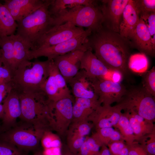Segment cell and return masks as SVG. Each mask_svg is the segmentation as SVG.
Listing matches in <instances>:
<instances>
[{
    "mask_svg": "<svg viewBox=\"0 0 155 155\" xmlns=\"http://www.w3.org/2000/svg\"><path fill=\"white\" fill-rule=\"evenodd\" d=\"M88 40L95 55L110 70L123 76L129 73L128 62L133 48L128 39L102 25L91 32Z\"/></svg>",
    "mask_w": 155,
    "mask_h": 155,
    "instance_id": "6da1fadb",
    "label": "cell"
},
{
    "mask_svg": "<svg viewBox=\"0 0 155 155\" xmlns=\"http://www.w3.org/2000/svg\"><path fill=\"white\" fill-rule=\"evenodd\" d=\"M50 61H29L19 66L13 75L12 89L18 93L46 95L43 88L49 75Z\"/></svg>",
    "mask_w": 155,
    "mask_h": 155,
    "instance_id": "7a4b0ae2",
    "label": "cell"
},
{
    "mask_svg": "<svg viewBox=\"0 0 155 155\" xmlns=\"http://www.w3.org/2000/svg\"><path fill=\"white\" fill-rule=\"evenodd\" d=\"M51 1L45 0L41 7L17 22L16 35L30 45L31 50H35L38 41L53 26V19L49 11Z\"/></svg>",
    "mask_w": 155,
    "mask_h": 155,
    "instance_id": "3957f363",
    "label": "cell"
},
{
    "mask_svg": "<svg viewBox=\"0 0 155 155\" xmlns=\"http://www.w3.org/2000/svg\"><path fill=\"white\" fill-rule=\"evenodd\" d=\"M97 2L61 12L52 17L53 26L69 22L76 26L90 29L92 32L97 30L102 25L103 17Z\"/></svg>",
    "mask_w": 155,
    "mask_h": 155,
    "instance_id": "277c9868",
    "label": "cell"
},
{
    "mask_svg": "<svg viewBox=\"0 0 155 155\" xmlns=\"http://www.w3.org/2000/svg\"><path fill=\"white\" fill-rule=\"evenodd\" d=\"M18 94L21 110L20 118L22 121L52 130L50 101L46 96Z\"/></svg>",
    "mask_w": 155,
    "mask_h": 155,
    "instance_id": "5b68a950",
    "label": "cell"
},
{
    "mask_svg": "<svg viewBox=\"0 0 155 155\" xmlns=\"http://www.w3.org/2000/svg\"><path fill=\"white\" fill-rule=\"evenodd\" d=\"M47 130H50L23 121L5 131L1 135L0 140L13 144L26 152L36 150Z\"/></svg>",
    "mask_w": 155,
    "mask_h": 155,
    "instance_id": "8992f818",
    "label": "cell"
},
{
    "mask_svg": "<svg viewBox=\"0 0 155 155\" xmlns=\"http://www.w3.org/2000/svg\"><path fill=\"white\" fill-rule=\"evenodd\" d=\"M92 32L91 29H87L82 34L55 45L35 50H30L29 60L42 56L47 57L48 59L51 60L77 50H92L88 41V37Z\"/></svg>",
    "mask_w": 155,
    "mask_h": 155,
    "instance_id": "52a82bcc",
    "label": "cell"
},
{
    "mask_svg": "<svg viewBox=\"0 0 155 155\" xmlns=\"http://www.w3.org/2000/svg\"><path fill=\"white\" fill-rule=\"evenodd\" d=\"M73 98H69L50 102L51 128L59 135L67 133L73 119Z\"/></svg>",
    "mask_w": 155,
    "mask_h": 155,
    "instance_id": "ba28073f",
    "label": "cell"
},
{
    "mask_svg": "<svg viewBox=\"0 0 155 155\" xmlns=\"http://www.w3.org/2000/svg\"><path fill=\"white\" fill-rule=\"evenodd\" d=\"M83 28L67 22L51 27L38 42L35 50L53 46L64 42L85 32Z\"/></svg>",
    "mask_w": 155,
    "mask_h": 155,
    "instance_id": "9c48e42d",
    "label": "cell"
},
{
    "mask_svg": "<svg viewBox=\"0 0 155 155\" xmlns=\"http://www.w3.org/2000/svg\"><path fill=\"white\" fill-rule=\"evenodd\" d=\"M67 84L53 60H51L49 75L43 88L44 92L48 100L56 102L65 98H73Z\"/></svg>",
    "mask_w": 155,
    "mask_h": 155,
    "instance_id": "30bf717a",
    "label": "cell"
},
{
    "mask_svg": "<svg viewBox=\"0 0 155 155\" xmlns=\"http://www.w3.org/2000/svg\"><path fill=\"white\" fill-rule=\"evenodd\" d=\"M91 81L93 90L98 98L100 104L108 105L111 103L122 99L127 89L120 83L114 82L109 79L99 78Z\"/></svg>",
    "mask_w": 155,
    "mask_h": 155,
    "instance_id": "8fae6325",
    "label": "cell"
},
{
    "mask_svg": "<svg viewBox=\"0 0 155 155\" xmlns=\"http://www.w3.org/2000/svg\"><path fill=\"white\" fill-rule=\"evenodd\" d=\"M129 0H103L99 5L103 17L102 25L119 33L124 9Z\"/></svg>",
    "mask_w": 155,
    "mask_h": 155,
    "instance_id": "7c38bea8",
    "label": "cell"
},
{
    "mask_svg": "<svg viewBox=\"0 0 155 155\" xmlns=\"http://www.w3.org/2000/svg\"><path fill=\"white\" fill-rule=\"evenodd\" d=\"M86 51L76 50L57 56L53 59L67 83L80 71L81 59Z\"/></svg>",
    "mask_w": 155,
    "mask_h": 155,
    "instance_id": "4fadbf2b",
    "label": "cell"
},
{
    "mask_svg": "<svg viewBox=\"0 0 155 155\" xmlns=\"http://www.w3.org/2000/svg\"><path fill=\"white\" fill-rule=\"evenodd\" d=\"M4 113L2 130L6 131L15 125L16 120L20 118L21 110L18 94L12 89L3 101Z\"/></svg>",
    "mask_w": 155,
    "mask_h": 155,
    "instance_id": "5bb4252c",
    "label": "cell"
},
{
    "mask_svg": "<svg viewBox=\"0 0 155 155\" xmlns=\"http://www.w3.org/2000/svg\"><path fill=\"white\" fill-rule=\"evenodd\" d=\"M80 69L83 70L90 80L99 78H104L111 71L88 50L83 53L80 61Z\"/></svg>",
    "mask_w": 155,
    "mask_h": 155,
    "instance_id": "9a60e30c",
    "label": "cell"
},
{
    "mask_svg": "<svg viewBox=\"0 0 155 155\" xmlns=\"http://www.w3.org/2000/svg\"><path fill=\"white\" fill-rule=\"evenodd\" d=\"M129 40L133 48L137 49L141 53L155 57V50L152 46L150 33L141 18H140L136 28Z\"/></svg>",
    "mask_w": 155,
    "mask_h": 155,
    "instance_id": "2e32d148",
    "label": "cell"
},
{
    "mask_svg": "<svg viewBox=\"0 0 155 155\" xmlns=\"http://www.w3.org/2000/svg\"><path fill=\"white\" fill-rule=\"evenodd\" d=\"M45 0H5L4 5L18 22L41 7Z\"/></svg>",
    "mask_w": 155,
    "mask_h": 155,
    "instance_id": "e0dca14e",
    "label": "cell"
},
{
    "mask_svg": "<svg viewBox=\"0 0 155 155\" xmlns=\"http://www.w3.org/2000/svg\"><path fill=\"white\" fill-rule=\"evenodd\" d=\"M67 83L70 85L72 94L77 98L98 100L91 84V81L81 69Z\"/></svg>",
    "mask_w": 155,
    "mask_h": 155,
    "instance_id": "ac0fdd59",
    "label": "cell"
},
{
    "mask_svg": "<svg viewBox=\"0 0 155 155\" xmlns=\"http://www.w3.org/2000/svg\"><path fill=\"white\" fill-rule=\"evenodd\" d=\"M140 18L133 0H129L123 12L119 33L129 40L135 30Z\"/></svg>",
    "mask_w": 155,
    "mask_h": 155,
    "instance_id": "d6986e66",
    "label": "cell"
},
{
    "mask_svg": "<svg viewBox=\"0 0 155 155\" xmlns=\"http://www.w3.org/2000/svg\"><path fill=\"white\" fill-rule=\"evenodd\" d=\"M100 104L98 100L75 98L73 106V117L71 123L87 120L90 115Z\"/></svg>",
    "mask_w": 155,
    "mask_h": 155,
    "instance_id": "ffe728a7",
    "label": "cell"
},
{
    "mask_svg": "<svg viewBox=\"0 0 155 155\" xmlns=\"http://www.w3.org/2000/svg\"><path fill=\"white\" fill-rule=\"evenodd\" d=\"M13 56L15 71L22 65L29 61L30 45L20 37L13 35Z\"/></svg>",
    "mask_w": 155,
    "mask_h": 155,
    "instance_id": "44dd1931",
    "label": "cell"
},
{
    "mask_svg": "<svg viewBox=\"0 0 155 155\" xmlns=\"http://www.w3.org/2000/svg\"><path fill=\"white\" fill-rule=\"evenodd\" d=\"M13 35L0 38L1 60L3 66L9 69L13 75L15 71Z\"/></svg>",
    "mask_w": 155,
    "mask_h": 155,
    "instance_id": "7402d4cb",
    "label": "cell"
},
{
    "mask_svg": "<svg viewBox=\"0 0 155 155\" xmlns=\"http://www.w3.org/2000/svg\"><path fill=\"white\" fill-rule=\"evenodd\" d=\"M18 26L7 7L0 3V37L14 34Z\"/></svg>",
    "mask_w": 155,
    "mask_h": 155,
    "instance_id": "603a6c76",
    "label": "cell"
},
{
    "mask_svg": "<svg viewBox=\"0 0 155 155\" xmlns=\"http://www.w3.org/2000/svg\"><path fill=\"white\" fill-rule=\"evenodd\" d=\"M97 1L92 0H52L49 7L51 17L61 12L79 5L93 4Z\"/></svg>",
    "mask_w": 155,
    "mask_h": 155,
    "instance_id": "cb8c5ba5",
    "label": "cell"
},
{
    "mask_svg": "<svg viewBox=\"0 0 155 155\" xmlns=\"http://www.w3.org/2000/svg\"><path fill=\"white\" fill-rule=\"evenodd\" d=\"M128 65L129 70L142 74L147 71L149 62L146 55L142 53L135 54L130 56Z\"/></svg>",
    "mask_w": 155,
    "mask_h": 155,
    "instance_id": "d4e9b609",
    "label": "cell"
},
{
    "mask_svg": "<svg viewBox=\"0 0 155 155\" xmlns=\"http://www.w3.org/2000/svg\"><path fill=\"white\" fill-rule=\"evenodd\" d=\"M87 120L71 123L67 132V134L85 137L90 133L91 126Z\"/></svg>",
    "mask_w": 155,
    "mask_h": 155,
    "instance_id": "484cf974",
    "label": "cell"
},
{
    "mask_svg": "<svg viewBox=\"0 0 155 155\" xmlns=\"http://www.w3.org/2000/svg\"><path fill=\"white\" fill-rule=\"evenodd\" d=\"M40 142L44 149L53 148H61V142L59 137L51 130H47L44 132Z\"/></svg>",
    "mask_w": 155,
    "mask_h": 155,
    "instance_id": "4316f807",
    "label": "cell"
},
{
    "mask_svg": "<svg viewBox=\"0 0 155 155\" xmlns=\"http://www.w3.org/2000/svg\"><path fill=\"white\" fill-rule=\"evenodd\" d=\"M142 87L154 97L155 96V68L142 74Z\"/></svg>",
    "mask_w": 155,
    "mask_h": 155,
    "instance_id": "83f0119b",
    "label": "cell"
},
{
    "mask_svg": "<svg viewBox=\"0 0 155 155\" xmlns=\"http://www.w3.org/2000/svg\"><path fill=\"white\" fill-rule=\"evenodd\" d=\"M146 25L150 33L153 48L155 50V12L140 16Z\"/></svg>",
    "mask_w": 155,
    "mask_h": 155,
    "instance_id": "f1b7e54d",
    "label": "cell"
},
{
    "mask_svg": "<svg viewBox=\"0 0 155 155\" xmlns=\"http://www.w3.org/2000/svg\"><path fill=\"white\" fill-rule=\"evenodd\" d=\"M139 16L152 12H155V0H133Z\"/></svg>",
    "mask_w": 155,
    "mask_h": 155,
    "instance_id": "f546056e",
    "label": "cell"
},
{
    "mask_svg": "<svg viewBox=\"0 0 155 155\" xmlns=\"http://www.w3.org/2000/svg\"><path fill=\"white\" fill-rule=\"evenodd\" d=\"M0 155H28L26 152L16 146L0 140Z\"/></svg>",
    "mask_w": 155,
    "mask_h": 155,
    "instance_id": "4dcf8cb0",
    "label": "cell"
},
{
    "mask_svg": "<svg viewBox=\"0 0 155 155\" xmlns=\"http://www.w3.org/2000/svg\"><path fill=\"white\" fill-rule=\"evenodd\" d=\"M67 145L69 150L75 154L78 153L86 138L76 135L67 134Z\"/></svg>",
    "mask_w": 155,
    "mask_h": 155,
    "instance_id": "1f68e13d",
    "label": "cell"
},
{
    "mask_svg": "<svg viewBox=\"0 0 155 155\" xmlns=\"http://www.w3.org/2000/svg\"><path fill=\"white\" fill-rule=\"evenodd\" d=\"M121 115L118 110L114 111L109 118H104L95 122L99 129L111 127L118 123Z\"/></svg>",
    "mask_w": 155,
    "mask_h": 155,
    "instance_id": "d6a6232c",
    "label": "cell"
},
{
    "mask_svg": "<svg viewBox=\"0 0 155 155\" xmlns=\"http://www.w3.org/2000/svg\"><path fill=\"white\" fill-rule=\"evenodd\" d=\"M86 140L92 155H97L102 143L97 135L92 137H86Z\"/></svg>",
    "mask_w": 155,
    "mask_h": 155,
    "instance_id": "836d02e7",
    "label": "cell"
},
{
    "mask_svg": "<svg viewBox=\"0 0 155 155\" xmlns=\"http://www.w3.org/2000/svg\"><path fill=\"white\" fill-rule=\"evenodd\" d=\"M12 76L9 69L3 65L0 67V84L11 82Z\"/></svg>",
    "mask_w": 155,
    "mask_h": 155,
    "instance_id": "e575fe53",
    "label": "cell"
},
{
    "mask_svg": "<svg viewBox=\"0 0 155 155\" xmlns=\"http://www.w3.org/2000/svg\"><path fill=\"white\" fill-rule=\"evenodd\" d=\"M118 123L126 134L131 135L134 132L129 121L127 117L121 116Z\"/></svg>",
    "mask_w": 155,
    "mask_h": 155,
    "instance_id": "d590c367",
    "label": "cell"
},
{
    "mask_svg": "<svg viewBox=\"0 0 155 155\" xmlns=\"http://www.w3.org/2000/svg\"><path fill=\"white\" fill-rule=\"evenodd\" d=\"M12 89L11 82L0 84V104Z\"/></svg>",
    "mask_w": 155,
    "mask_h": 155,
    "instance_id": "8d00e7d4",
    "label": "cell"
},
{
    "mask_svg": "<svg viewBox=\"0 0 155 155\" xmlns=\"http://www.w3.org/2000/svg\"><path fill=\"white\" fill-rule=\"evenodd\" d=\"M125 147L122 143L115 142L111 145L109 150L114 155H119L122 149Z\"/></svg>",
    "mask_w": 155,
    "mask_h": 155,
    "instance_id": "74e56055",
    "label": "cell"
},
{
    "mask_svg": "<svg viewBox=\"0 0 155 155\" xmlns=\"http://www.w3.org/2000/svg\"><path fill=\"white\" fill-rule=\"evenodd\" d=\"M129 121L133 132L136 134L140 133L141 131L140 123L134 117L131 118Z\"/></svg>",
    "mask_w": 155,
    "mask_h": 155,
    "instance_id": "f35d334b",
    "label": "cell"
},
{
    "mask_svg": "<svg viewBox=\"0 0 155 155\" xmlns=\"http://www.w3.org/2000/svg\"><path fill=\"white\" fill-rule=\"evenodd\" d=\"M80 155H92L90 152L86 139L78 152Z\"/></svg>",
    "mask_w": 155,
    "mask_h": 155,
    "instance_id": "ab89813d",
    "label": "cell"
},
{
    "mask_svg": "<svg viewBox=\"0 0 155 155\" xmlns=\"http://www.w3.org/2000/svg\"><path fill=\"white\" fill-rule=\"evenodd\" d=\"M111 80L118 83H120L123 76L121 73L116 71H111Z\"/></svg>",
    "mask_w": 155,
    "mask_h": 155,
    "instance_id": "60d3db41",
    "label": "cell"
},
{
    "mask_svg": "<svg viewBox=\"0 0 155 155\" xmlns=\"http://www.w3.org/2000/svg\"><path fill=\"white\" fill-rule=\"evenodd\" d=\"M129 155H149L147 152L142 148H136L129 149Z\"/></svg>",
    "mask_w": 155,
    "mask_h": 155,
    "instance_id": "b9f144b4",
    "label": "cell"
},
{
    "mask_svg": "<svg viewBox=\"0 0 155 155\" xmlns=\"http://www.w3.org/2000/svg\"><path fill=\"white\" fill-rule=\"evenodd\" d=\"M146 149V152L149 154V155H155V142H152L148 144Z\"/></svg>",
    "mask_w": 155,
    "mask_h": 155,
    "instance_id": "7bdbcfd3",
    "label": "cell"
},
{
    "mask_svg": "<svg viewBox=\"0 0 155 155\" xmlns=\"http://www.w3.org/2000/svg\"><path fill=\"white\" fill-rule=\"evenodd\" d=\"M97 155H112L109 149L105 147L102 148L99 151Z\"/></svg>",
    "mask_w": 155,
    "mask_h": 155,
    "instance_id": "ee69618b",
    "label": "cell"
},
{
    "mask_svg": "<svg viewBox=\"0 0 155 155\" xmlns=\"http://www.w3.org/2000/svg\"><path fill=\"white\" fill-rule=\"evenodd\" d=\"M109 137H110L113 140H118L120 138V135L118 132L114 131Z\"/></svg>",
    "mask_w": 155,
    "mask_h": 155,
    "instance_id": "f6af8a7d",
    "label": "cell"
},
{
    "mask_svg": "<svg viewBox=\"0 0 155 155\" xmlns=\"http://www.w3.org/2000/svg\"><path fill=\"white\" fill-rule=\"evenodd\" d=\"M61 154V155H80L79 153L75 154L71 152L69 149L66 151H63Z\"/></svg>",
    "mask_w": 155,
    "mask_h": 155,
    "instance_id": "bcb514c9",
    "label": "cell"
},
{
    "mask_svg": "<svg viewBox=\"0 0 155 155\" xmlns=\"http://www.w3.org/2000/svg\"><path fill=\"white\" fill-rule=\"evenodd\" d=\"M134 117L140 123L142 122L144 120V118L138 114L135 115Z\"/></svg>",
    "mask_w": 155,
    "mask_h": 155,
    "instance_id": "7dc6e473",
    "label": "cell"
},
{
    "mask_svg": "<svg viewBox=\"0 0 155 155\" xmlns=\"http://www.w3.org/2000/svg\"><path fill=\"white\" fill-rule=\"evenodd\" d=\"M4 113L3 107V104H0V119L2 118Z\"/></svg>",
    "mask_w": 155,
    "mask_h": 155,
    "instance_id": "c3c4849f",
    "label": "cell"
},
{
    "mask_svg": "<svg viewBox=\"0 0 155 155\" xmlns=\"http://www.w3.org/2000/svg\"><path fill=\"white\" fill-rule=\"evenodd\" d=\"M33 155H43L42 152L39 150L36 151Z\"/></svg>",
    "mask_w": 155,
    "mask_h": 155,
    "instance_id": "681fc988",
    "label": "cell"
},
{
    "mask_svg": "<svg viewBox=\"0 0 155 155\" xmlns=\"http://www.w3.org/2000/svg\"><path fill=\"white\" fill-rule=\"evenodd\" d=\"M2 63L1 60V49L0 47V67L2 66Z\"/></svg>",
    "mask_w": 155,
    "mask_h": 155,
    "instance_id": "f907efd6",
    "label": "cell"
},
{
    "mask_svg": "<svg viewBox=\"0 0 155 155\" xmlns=\"http://www.w3.org/2000/svg\"><path fill=\"white\" fill-rule=\"evenodd\" d=\"M1 131H2V128H1V127L0 126V132Z\"/></svg>",
    "mask_w": 155,
    "mask_h": 155,
    "instance_id": "816d5d0a",
    "label": "cell"
}]
</instances>
